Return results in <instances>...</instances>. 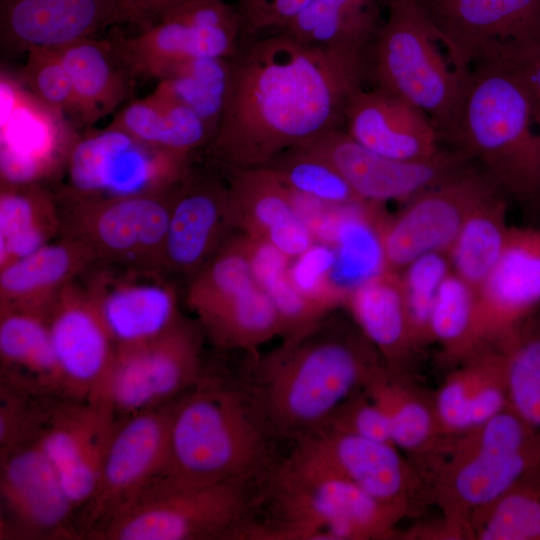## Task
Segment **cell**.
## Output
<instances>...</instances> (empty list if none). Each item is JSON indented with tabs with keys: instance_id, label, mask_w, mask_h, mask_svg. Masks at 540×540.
<instances>
[{
	"instance_id": "obj_53",
	"label": "cell",
	"mask_w": 540,
	"mask_h": 540,
	"mask_svg": "<svg viewBox=\"0 0 540 540\" xmlns=\"http://www.w3.org/2000/svg\"><path fill=\"white\" fill-rule=\"evenodd\" d=\"M507 64L514 66L520 74L530 95L535 120L540 128V46Z\"/></svg>"
},
{
	"instance_id": "obj_10",
	"label": "cell",
	"mask_w": 540,
	"mask_h": 540,
	"mask_svg": "<svg viewBox=\"0 0 540 540\" xmlns=\"http://www.w3.org/2000/svg\"><path fill=\"white\" fill-rule=\"evenodd\" d=\"M191 159L157 149L110 123L84 128L70 151L56 193L107 199L170 189L187 171Z\"/></svg>"
},
{
	"instance_id": "obj_3",
	"label": "cell",
	"mask_w": 540,
	"mask_h": 540,
	"mask_svg": "<svg viewBox=\"0 0 540 540\" xmlns=\"http://www.w3.org/2000/svg\"><path fill=\"white\" fill-rule=\"evenodd\" d=\"M233 382L204 372L174 401L163 476L184 485L267 479L276 438L245 381Z\"/></svg>"
},
{
	"instance_id": "obj_44",
	"label": "cell",
	"mask_w": 540,
	"mask_h": 540,
	"mask_svg": "<svg viewBox=\"0 0 540 540\" xmlns=\"http://www.w3.org/2000/svg\"><path fill=\"white\" fill-rule=\"evenodd\" d=\"M480 540H540V483H519L480 511Z\"/></svg>"
},
{
	"instance_id": "obj_49",
	"label": "cell",
	"mask_w": 540,
	"mask_h": 540,
	"mask_svg": "<svg viewBox=\"0 0 540 540\" xmlns=\"http://www.w3.org/2000/svg\"><path fill=\"white\" fill-rule=\"evenodd\" d=\"M468 357V363L446 379L435 398V416L440 430L445 432H471L470 402L476 377V361L472 354Z\"/></svg>"
},
{
	"instance_id": "obj_15",
	"label": "cell",
	"mask_w": 540,
	"mask_h": 540,
	"mask_svg": "<svg viewBox=\"0 0 540 540\" xmlns=\"http://www.w3.org/2000/svg\"><path fill=\"white\" fill-rule=\"evenodd\" d=\"M173 403L119 418L96 490L81 508L80 536L88 538L103 528L163 474Z\"/></svg>"
},
{
	"instance_id": "obj_17",
	"label": "cell",
	"mask_w": 540,
	"mask_h": 540,
	"mask_svg": "<svg viewBox=\"0 0 540 540\" xmlns=\"http://www.w3.org/2000/svg\"><path fill=\"white\" fill-rule=\"evenodd\" d=\"M1 536L60 539L79 536L76 510L40 437L0 451Z\"/></svg>"
},
{
	"instance_id": "obj_2",
	"label": "cell",
	"mask_w": 540,
	"mask_h": 540,
	"mask_svg": "<svg viewBox=\"0 0 540 540\" xmlns=\"http://www.w3.org/2000/svg\"><path fill=\"white\" fill-rule=\"evenodd\" d=\"M376 350L331 313L250 358L246 385L270 431L293 442L320 429L382 366Z\"/></svg>"
},
{
	"instance_id": "obj_23",
	"label": "cell",
	"mask_w": 540,
	"mask_h": 540,
	"mask_svg": "<svg viewBox=\"0 0 540 540\" xmlns=\"http://www.w3.org/2000/svg\"><path fill=\"white\" fill-rule=\"evenodd\" d=\"M477 294L479 347L505 344L540 308V227L511 226L502 254Z\"/></svg>"
},
{
	"instance_id": "obj_54",
	"label": "cell",
	"mask_w": 540,
	"mask_h": 540,
	"mask_svg": "<svg viewBox=\"0 0 540 540\" xmlns=\"http://www.w3.org/2000/svg\"><path fill=\"white\" fill-rule=\"evenodd\" d=\"M538 474H539V478H540V463H539Z\"/></svg>"
},
{
	"instance_id": "obj_46",
	"label": "cell",
	"mask_w": 540,
	"mask_h": 540,
	"mask_svg": "<svg viewBox=\"0 0 540 540\" xmlns=\"http://www.w3.org/2000/svg\"><path fill=\"white\" fill-rule=\"evenodd\" d=\"M21 78L40 102L80 126L76 95L57 48L34 47L27 52Z\"/></svg>"
},
{
	"instance_id": "obj_5",
	"label": "cell",
	"mask_w": 540,
	"mask_h": 540,
	"mask_svg": "<svg viewBox=\"0 0 540 540\" xmlns=\"http://www.w3.org/2000/svg\"><path fill=\"white\" fill-rule=\"evenodd\" d=\"M403 512L291 451L266 479L244 540L384 539Z\"/></svg>"
},
{
	"instance_id": "obj_18",
	"label": "cell",
	"mask_w": 540,
	"mask_h": 540,
	"mask_svg": "<svg viewBox=\"0 0 540 540\" xmlns=\"http://www.w3.org/2000/svg\"><path fill=\"white\" fill-rule=\"evenodd\" d=\"M80 278L116 348L151 340L182 316L176 288L160 270L94 262Z\"/></svg>"
},
{
	"instance_id": "obj_51",
	"label": "cell",
	"mask_w": 540,
	"mask_h": 540,
	"mask_svg": "<svg viewBox=\"0 0 540 540\" xmlns=\"http://www.w3.org/2000/svg\"><path fill=\"white\" fill-rule=\"evenodd\" d=\"M314 0H238L239 43L281 32Z\"/></svg>"
},
{
	"instance_id": "obj_42",
	"label": "cell",
	"mask_w": 540,
	"mask_h": 540,
	"mask_svg": "<svg viewBox=\"0 0 540 540\" xmlns=\"http://www.w3.org/2000/svg\"><path fill=\"white\" fill-rule=\"evenodd\" d=\"M477 288L451 271L442 282L430 319V337L453 357L479 348Z\"/></svg>"
},
{
	"instance_id": "obj_7",
	"label": "cell",
	"mask_w": 540,
	"mask_h": 540,
	"mask_svg": "<svg viewBox=\"0 0 540 540\" xmlns=\"http://www.w3.org/2000/svg\"><path fill=\"white\" fill-rule=\"evenodd\" d=\"M387 16L368 50V81L424 111L443 138L453 126L467 78L440 51L421 0H385Z\"/></svg>"
},
{
	"instance_id": "obj_30",
	"label": "cell",
	"mask_w": 540,
	"mask_h": 540,
	"mask_svg": "<svg viewBox=\"0 0 540 540\" xmlns=\"http://www.w3.org/2000/svg\"><path fill=\"white\" fill-rule=\"evenodd\" d=\"M344 305L386 366L400 364L417 347L409 325L399 272L385 270L354 287Z\"/></svg>"
},
{
	"instance_id": "obj_47",
	"label": "cell",
	"mask_w": 540,
	"mask_h": 540,
	"mask_svg": "<svg viewBox=\"0 0 540 540\" xmlns=\"http://www.w3.org/2000/svg\"><path fill=\"white\" fill-rule=\"evenodd\" d=\"M55 399L40 398L1 383L0 451L39 435Z\"/></svg>"
},
{
	"instance_id": "obj_32",
	"label": "cell",
	"mask_w": 540,
	"mask_h": 540,
	"mask_svg": "<svg viewBox=\"0 0 540 540\" xmlns=\"http://www.w3.org/2000/svg\"><path fill=\"white\" fill-rule=\"evenodd\" d=\"M379 0H314L281 31L330 51L364 53L381 24Z\"/></svg>"
},
{
	"instance_id": "obj_38",
	"label": "cell",
	"mask_w": 540,
	"mask_h": 540,
	"mask_svg": "<svg viewBox=\"0 0 540 540\" xmlns=\"http://www.w3.org/2000/svg\"><path fill=\"white\" fill-rule=\"evenodd\" d=\"M249 240L255 278L279 314L282 338L297 334L332 313L335 308L295 287L288 272L291 259L266 241L251 237Z\"/></svg>"
},
{
	"instance_id": "obj_26",
	"label": "cell",
	"mask_w": 540,
	"mask_h": 540,
	"mask_svg": "<svg viewBox=\"0 0 540 540\" xmlns=\"http://www.w3.org/2000/svg\"><path fill=\"white\" fill-rule=\"evenodd\" d=\"M343 124L352 139L388 158L423 161L442 152L441 135L424 111L376 88L362 86L350 94Z\"/></svg>"
},
{
	"instance_id": "obj_50",
	"label": "cell",
	"mask_w": 540,
	"mask_h": 540,
	"mask_svg": "<svg viewBox=\"0 0 540 540\" xmlns=\"http://www.w3.org/2000/svg\"><path fill=\"white\" fill-rule=\"evenodd\" d=\"M321 428H330L375 441L392 443L389 421L385 412L365 390L364 393H354L345 400Z\"/></svg>"
},
{
	"instance_id": "obj_41",
	"label": "cell",
	"mask_w": 540,
	"mask_h": 540,
	"mask_svg": "<svg viewBox=\"0 0 540 540\" xmlns=\"http://www.w3.org/2000/svg\"><path fill=\"white\" fill-rule=\"evenodd\" d=\"M539 309L508 342L501 346L505 356L508 406L538 431H540Z\"/></svg>"
},
{
	"instance_id": "obj_52",
	"label": "cell",
	"mask_w": 540,
	"mask_h": 540,
	"mask_svg": "<svg viewBox=\"0 0 540 540\" xmlns=\"http://www.w3.org/2000/svg\"><path fill=\"white\" fill-rule=\"evenodd\" d=\"M188 0H125L122 23L144 29Z\"/></svg>"
},
{
	"instance_id": "obj_39",
	"label": "cell",
	"mask_w": 540,
	"mask_h": 540,
	"mask_svg": "<svg viewBox=\"0 0 540 540\" xmlns=\"http://www.w3.org/2000/svg\"><path fill=\"white\" fill-rule=\"evenodd\" d=\"M229 58L202 57L178 63L157 79L154 91L192 109L214 138L229 85Z\"/></svg>"
},
{
	"instance_id": "obj_25",
	"label": "cell",
	"mask_w": 540,
	"mask_h": 540,
	"mask_svg": "<svg viewBox=\"0 0 540 540\" xmlns=\"http://www.w3.org/2000/svg\"><path fill=\"white\" fill-rule=\"evenodd\" d=\"M125 0H0V44L9 54L60 48L122 24Z\"/></svg>"
},
{
	"instance_id": "obj_6",
	"label": "cell",
	"mask_w": 540,
	"mask_h": 540,
	"mask_svg": "<svg viewBox=\"0 0 540 540\" xmlns=\"http://www.w3.org/2000/svg\"><path fill=\"white\" fill-rule=\"evenodd\" d=\"M265 481L184 485L160 475L120 514L88 538L243 540Z\"/></svg>"
},
{
	"instance_id": "obj_34",
	"label": "cell",
	"mask_w": 540,
	"mask_h": 540,
	"mask_svg": "<svg viewBox=\"0 0 540 540\" xmlns=\"http://www.w3.org/2000/svg\"><path fill=\"white\" fill-rule=\"evenodd\" d=\"M56 195L44 184H0V267L60 236Z\"/></svg>"
},
{
	"instance_id": "obj_1",
	"label": "cell",
	"mask_w": 540,
	"mask_h": 540,
	"mask_svg": "<svg viewBox=\"0 0 540 540\" xmlns=\"http://www.w3.org/2000/svg\"><path fill=\"white\" fill-rule=\"evenodd\" d=\"M217 132L204 149L226 172L269 165L339 128L368 81V52L326 50L274 32L241 42Z\"/></svg>"
},
{
	"instance_id": "obj_9",
	"label": "cell",
	"mask_w": 540,
	"mask_h": 540,
	"mask_svg": "<svg viewBox=\"0 0 540 540\" xmlns=\"http://www.w3.org/2000/svg\"><path fill=\"white\" fill-rule=\"evenodd\" d=\"M172 187L107 199L55 193L60 235L83 243L95 262L162 271Z\"/></svg>"
},
{
	"instance_id": "obj_14",
	"label": "cell",
	"mask_w": 540,
	"mask_h": 540,
	"mask_svg": "<svg viewBox=\"0 0 540 540\" xmlns=\"http://www.w3.org/2000/svg\"><path fill=\"white\" fill-rule=\"evenodd\" d=\"M496 192L501 191L467 163L407 201L397 215L383 216L380 238L387 268L399 272L422 255L448 253L471 212Z\"/></svg>"
},
{
	"instance_id": "obj_33",
	"label": "cell",
	"mask_w": 540,
	"mask_h": 540,
	"mask_svg": "<svg viewBox=\"0 0 540 540\" xmlns=\"http://www.w3.org/2000/svg\"><path fill=\"white\" fill-rule=\"evenodd\" d=\"M111 123L157 149L188 159L213 139L192 109L155 91L127 104Z\"/></svg>"
},
{
	"instance_id": "obj_20",
	"label": "cell",
	"mask_w": 540,
	"mask_h": 540,
	"mask_svg": "<svg viewBox=\"0 0 540 540\" xmlns=\"http://www.w3.org/2000/svg\"><path fill=\"white\" fill-rule=\"evenodd\" d=\"M119 417L104 399L57 398L39 434L76 509L94 494Z\"/></svg>"
},
{
	"instance_id": "obj_48",
	"label": "cell",
	"mask_w": 540,
	"mask_h": 540,
	"mask_svg": "<svg viewBox=\"0 0 540 540\" xmlns=\"http://www.w3.org/2000/svg\"><path fill=\"white\" fill-rule=\"evenodd\" d=\"M292 260L294 263H290L288 272L298 290L333 308L344 304V297L330 282L335 263V251L331 245L315 242L305 253Z\"/></svg>"
},
{
	"instance_id": "obj_27",
	"label": "cell",
	"mask_w": 540,
	"mask_h": 540,
	"mask_svg": "<svg viewBox=\"0 0 540 540\" xmlns=\"http://www.w3.org/2000/svg\"><path fill=\"white\" fill-rule=\"evenodd\" d=\"M95 262L79 240L60 235L0 267V308L46 315L57 296Z\"/></svg>"
},
{
	"instance_id": "obj_28",
	"label": "cell",
	"mask_w": 540,
	"mask_h": 540,
	"mask_svg": "<svg viewBox=\"0 0 540 540\" xmlns=\"http://www.w3.org/2000/svg\"><path fill=\"white\" fill-rule=\"evenodd\" d=\"M57 49L73 84L81 127H92L131 95L136 78L112 35L85 37Z\"/></svg>"
},
{
	"instance_id": "obj_43",
	"label": "cell",
	"mask_w": 540,
	"mask_h": 540,
	"mask_svg": "<svg viewBox=\"0 0 540 540\" xmlns=\"http://www.w3.org/2000/svg\"><path fill=\"white\" fill-rule=\"evenodd\" d=\"M266 167L272 169L293 192L327 205L366 202L329 160L307 146L280 154Z\"/></svg>"
},
{
	"instance_id": "obj_29",
	"label": "cell",
	"mask_w": 540,
	"mask_h": 540,
	"mask_svg": "<svg viewBox=\"0 0 540 540\" xmlns=\"http://www.w3.org/2000/svg\"><path fill=\"white\" fill-rule=\"evenodd\" d=\"M1 383L40 398H64L46 315L0 308Z\"/></svg>"
},
{
	"instance_id": "obj_31",
	"label": "cell",
	"mask_w": 540,
	"mask_h": 540,
	"mask_svg": "<svg viewBox=\"0 0 540 540\" xmlns=\"http://www.w3.org/2000/svg\"><path fill=\"white\" fill-rule=\"evenodd\" d=\"M540 445L522 451H491L471 446L461 452L449 477L456 505L483 510L538 472Z\"/></svg>"
},
{
	"instance_id": "obj_11",
	"label": "cell",
	"mask_w": 540,
	"mask_h": 540,
	"mask_svg": "<svg viewBox=\"0 0 540 540\" xmlns=\"http://www.w3.org/2000/svg\"><path fill=\"white\" fill-rule=\"evenodd\" d=\"M203 334L198 322L182 314L161 335L117 347L99 398L119 418L177 400L204 375Z\"/></svg>"
},
{
	"instance_id": "obj_12",
	"label": "cell",
	"mask_w": 540,
	"mask_h": 540,
	"mask_svg": "<svg viewBox=\"0 0 540 540\" xmlns=\"http://www.w3.org/2000/svg\"><path fill=\"white\" fill-rule=\"evenodd\" d=\"M463 78L480 63H511L540 46V0H421Z\"/></svg>"
},
{
	"instance_id": "obj_4",
	"label": "cell",
	"mask_w": 540,
	"mask_h": 540,
	"mask_svg": "<svg viewBox=\"0 0 540 540\" xmlns=\"http://www.w3.org/2000/svg\"><path fill=\"white\" fill-rule=\"evenodd\" d=\"M505 197L540 207V128L527 88L514 66L475 65L456 120L443 137Z\"/></svg>"
},
{
	"instance_id": "obj_22",
	"label": "cell",
	"mask_w": 540,
	"mask_h": 540,
	"mask_svg": "<svg viewBox=\"0 0 540 540\" xmlns=\"http://www.w3.org/2000/svg\"><path fill=\"white\" fill-rule=\"evenodd\" d=\"M306 146L329 160L362 200L376 204L407 202L467 164L456 151H442L423 161L388 158L362 146L340 128Z\"/></svg>"
},
{
	"instance_id": "obj_13",
	"label": "cell",
	"mask_w": 540,
	"mask_h": 540,
	"mask_svg": "<svg viewBox=\"0 0 540 540\" xmlns=\"http://www.w3.org/2000/svg\"><path fill=\"white\" fill-rule=\"evenodd\" d=\"M133 76L158 79L174 65L202 57H231L240 18L225 0H188L132 36L112 34Z\"/></svg>"
},
{
	"instance_id": "obj_16",
	"label": "cell",
	"mask_w": 540,
	"mask_h": 540,
	"mask_svg": "<svg viewBox=\"0 0 540 540\" xmlns=\"http://www.w3.org/2000/svg\"><path fill=\"white\" fill-rule=\"evenodd\" d=\"M79 135L63 114L0 73V184H44L62 175Z\"/></svg>"
},
{
	"instance_id": "obj_19",
	"label": "cell",
	"mask_w": 540,
	"mask_h": 540,
	"mask_svg": "<svg viewBox=\"0 0 540 540\" xmlns=\"http://www.w3.org/2000/svg\"><path fill=\"white\" fill-rule=\"evenodd\" d=\"M235 231L227 182L190 164L172 187L162 272L188 283Z\"/></svg>"
},
{
	"instance_id": "obj_8",
	"label": "cell",
	"mask_w": 540,
	"mask_h": 540,
	"mask_svg": "<svg viewBox=\"0 0 540 540\" xmlns=\"http://www.w3.org/2000/svg\"><path fill=\"white\" fill-rule=\"evenodd\" d=\"M186 302L204 335L220 350L256 352L283 336L279 314L255 278L249 237L240 231L188 282Z\"/></svg>"
},
{
	"instance_id": "obj_24",
	"label": "cell",
	"mask_w": 540,
	"mask_h": 540,
	"mask_svg": "<svg viewBox=\"0 0 540 540\" xmlns=\"http://www.w3.org/2000/svg\"><path fill=\"white\" fill-rule=\"evenodd\" d=\"M292 452L348 479L376 500L405 511L411 474L392 443L321 428L294 442Z\"/></svg>"
},
{
	"instance_id": "obj_40",
	"label": "cell",
	"mask_w": 540,
	"mask_h": 540,
	"mask_svg": "<svg viewBox=\"0 0 540 540\" xmlns=\"http://www.w3.org/2000/svg\"><path fill=\"white\" fill-rule=\"evenodd\" d=\"M397 371L379 367L363 389L385 412L392 444L410 452L423 450L440 429L435 412L397 380Z\"/></svg>"
},
{
	"instance_id": "obj_37",
	"label": "cell",
	"mask_w": 540,
	"mask_h": 540,
	"mask_svg": "<svg viewBox=\"0 0 540 540\" xmlns=\"http://www.w3.org/2000/svg\"><path fill=\"white\" fill-rule=\"evenodd\" d=\"M510 228L506 197L496 192L471 212L452 243V271L478 288L501 256Z\"/></svg>"
},
{
	"instance_id": "obj_45",
	"label": "cell",
	"mask_w": 540,
	"mask_h": 540,
	"mask_svg": "<svg viewBox=\"0 0 540 540\" xmlns=\"http://www.w3.org/2000/svg\"><path fill=\"white\" fill-rule=\"evenodd\" d=\"M452 271L448 253L422 255L399 271L410 329L416 346L431 341L430 319L439 288Z\"/></svg>"
},
{
	"instance_id": "obj_35",
	"label": "cell",
	"mask_w": 540,
	"mask_h": 540,
	"mask_svg": "<svg viewBox=\"0 0 540 540\" xmlns=\"http://www.w3.org/2000/svg\"><path fill=\"white\" fill-rule=\"evenodd\" d=\"M380 205L339 207L330 243L335 251L330 282L344 299L354 287L388 269L380 238Z\"/></svg>"
},
{
	"instance_id": "obj_21",
	"label": "cell",
	"mask_w": 540,
	"mask_h": 540,
	"mask_svg": "<svg viewBox=\"0 0 540 540\" xmlns=\"http://www.w3.org/2000/svg\"><path fill=\"white\" fill-rule=\"evenodd\" d=\"M64 398L98 399L112 367L116 345L77 281L46 312Z\"/></svg>"
},
{
	"instance_id": "obj_36",
	"label": "cell",
	"mask_w": 540,
	"mask_h": 540,
	"mask_svg": "<svg viewBox=\"0 0 540 540\" xmlns=\"http://www.w3.org/2000/svg\"><path fill=\"white\" fill-rule=\"evenodd\" d=\"M227 173L237 231L264 241L278 227L300 216L294 192L269 167Z\"/></svg>"
}]
</instances>
